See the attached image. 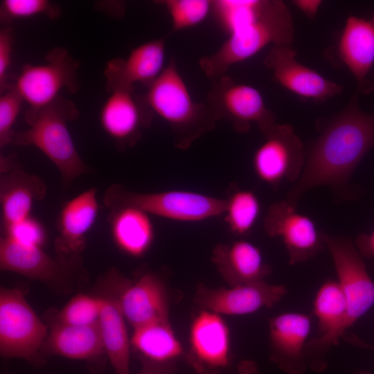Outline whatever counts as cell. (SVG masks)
I'll use <instances>...</instances> for the list:
<instances>
[{
    "label": "cell",
    "mask_w": 374,
    "mask_h": 374,
    "mask_svg": "<svg viewBox=\"0 0 374 374\" xmlns=\"http://www.w3.org/2000/svg\"><path fill=\"white\" fill-rule=\"evenodd\" d=\"M305 152L303 171L285 199L297 207L302 195L317 186L342 191L360 161L374 147V113L363 112L357 95L321 126Z\"/></svg>",
    "instance_id": "obj_1"
},
{
    "label": "cell",
    "mask_w": 374,
    "mask_h": 374,
    "mask_svg": "<svg viewBox=\"0 0 374 374\" xmlns=\"http://www.w3.org/2000/svg\"><path fill=\"white\" fill-rule=\"evenodd\" d=\"M294 29L290 10L279 0H262L256 16L229 35L213 53L202 57L199 66L211 80L226 75L229 67L256 54L269 44L292 46Z\"/></svg>",
    "instance_id": "obj_2"
},
{
    "label": "cell",
    "mask_w": 374,
    "mask_h": 374,
    "mask_svg": "<svg viewBox=\"0 0 374 374\" xmlns=\"http://www.w3.org/2000/svg\"><path fill=\"white\" fill-rule=\"evenodd\" d=\"M148 89L144 98L169 125L177 148L186 150L214 130L217 121L206 103L193 99L174 58Z\"/></svg>",
    "instance_id": "obj_3"
},
{
    "label": "cell",
    "mask_w": 374,
    "mask_h": 374,
    "mask_svg": "<svg viewBox=\"0 0 374 374\" xmlns=\"http://www.w3.org/2000/svg\"><path fill=\"white\" fill-rule=\"evenodd\" d=\"M79 116L75 104L60 96L39 112L28 130L15 132L11 144L33 145L40 150L57 167L66 186L78 177L91 172L79 155L67 127L68 122Z\"/></svg>",
    "instance_id": "obj_4"
},
{
    "label": "cell",
    "mask_w": 374,
    "mask_h": 374,
    "mask_svg": "<svg viewBox=\"0 0 374 374\" xmlns=\"http://www.w3.org/2000/svg\"><path fill=\"white\" fill-rule=\"evenodd\" d=\"M109 211L132 206L149 215L179 222H199L224 215L226 199L195 191L172 190L138 193L120 184L109 186L103 196Z\"/></svg>",
    "instance_id": "obj_5"
},
{
    "label": "cell",
    "mask_w": 374,
    "mask_h": 374,
    "mask_svg": "<svg viewBox=\"0 0 374 374\" xmlns=\"http://www.w3.org/2000/svg\"><path fill=\"white\" fill-rule=\"evenodd\" d=\"M46 63L23 66L14 85L27 104L25 121L30 125L39 112L59 97L65 89L75 93L80 89L78 70L80 62L64 48L47 53Z\"/></svg>",
    "instance_id": "obj_6"
},
{
    "label": "cell",
    "mask_w": 374,
    "mask_h": 374,
    "mask_svg": "<svg viewBox=\"0 0 374 374\" xmlns=\"http://www.w3.org/2000/svg\"><path fill=\"white\" fill-rule=\"evenodd\" d=\"M48 335L47 326L17 288L0 291V353L5 357L24 359L42 365V348Z\"/></svg>",
    "instance_id": "obj_7"
},
{
    "label": "cell",
    "mask_w": 374,
    "mask_h": 374,
    "mask_svg": "<svg viewBox=\"0 0 374 374\" xmlns=\"http://www.w3.org/2000/svg\"><path fill=\"white\" fill-rule=\"evenodd\" d=\"M206 104L217 122H229L239 133L255 125L265 135L277 123L275 114L267 107L258 89L226 75L211 80Z\"/></svg>",
    "instance_id": "obj_8"
},
{
    "label": "cell",
    "mask_w": 374,
    "mask_h": 374,
    "mask_svg": "<svg viewBox=\"0 0 374 374\" xmlns=\"http://www.w3.org/2000/svg\"><path fill=\"white\" fill-rule=\"evenodd\" d=\"M313 312L320 335L308 340L305 347L308 367L321 373L328 367V354L352 327L345 295L337 280L325 281L313 301Z\"/></svg>",
    "instance_id": "obj_9"
},
{
    "label": "cell",
    "mask_w": 374,
    "mask_h": 374,
    "mask_svg": "<svg viewBox=\"0 0 374 374\" xmlns=\"http://www.w3.org/2000/svg\"><path fill=\"white\" fill-rule=\"evenodd\" d=\"M323 240L345 295L348 319L353 326L374 305V282L364 258L350 238L323 233Z\"/></svg>",
    "instance_id": "obj_10"
},
{
    "label": "cell",
    "mask_w": 374,
    "mask_h": 374,
    "mask_svg": "<svg viewBox=\"0 0 374 374\" xmlns=\"http://www.w3.org/2000/svg\"><path fill=\"white\" fill-rule=\"evenodd\" d=\"M263 136L253 157L257 177L274 190L284 181H296L304 167L305 152L294 128L276 123Z\"/></svg>",
    "instance_id": "obj_11"
},
{
    "label": "cell",
    "mask_w": 374,
    "mask_h": 374,
    "mask_svg": "<svg viewBox=\"0 0 374 374\" xmlns=\"http://www.w3.org/2000/svg\"><path fill=\"white\" fill-rule=\"evenodd\" d=\"M0 268L49 286H66L83 272L81 257H51L41 247L24 246L4 236L0 240Z\"/></svg>",
    "instance_id": "obj_12"
},
{
    "label": "cell",
    "mask_w": 374,
    "mask_h": 374,
    "mask_svg": "<svg viewBox=\"0 0 374 374\" xmlns=\"http://www.w3.org/2000/svg\"><path fill=\"white\" fill-rule=\"evenodd\" d=\"M185 357L195 374L223 373L231 361V339L220 314L201 310L195 316Z\"/></svg>",
    "instance_id": "obj_13"
},
{
    "label": "cell",
    "mask_w": 374,
    "mask_h": 374,
    "mask_svg": "<svg viewBox=\"0 0 374 374\" xmlns=\"http://www.w3.org/2000/svg\"><path fill=\"white\" fill-rule=\"evenodd\" d=\"M263 227L269 236L281 239L290 265L314 258L325 247L323 233L318 231L312 220L285 199L269 207Z\"/></svg>",
    "instance_id": "obj_14"
},
{
    "label": "cell",
    "mask_w": 374,
    "mask_h": 374,
    "mask_svg": "<svg viewBox=\"0 0 374 374\" xmlns=\"http://www.w3.org/2000/svg\"><path fill=\"white\" fill-rule=\"evenodd\" d=\"M109 93L100 113L105 132L115 141L118 150L134 146L152 124L154 112L144 96L134 87L116 89Z\"/></svg>",
    "instance_id": "obj_15"
},
{
    "label": "cell",
    "mask_w": 374,
    "mask_h": 374,
    "mask_svg": "<svg viewBox=\"0 0 374 374\" xmlns=\"http://www.w3.org/2000/svg\"><path fill=\"white\" fill-rule=\"evenodd\" d=\"M287 294L283 285H271L265 280L226 287H208L198 283L193 296L194 303L200 309L219 314L239 316L258 310L270 308Z\"/></svg>",
    "instance_id": "obj_16"
},
{
    "label": "cell",
    "mask_w": 374,
    "mask_h": 374,
    "mask_svg": "<svg viewBox=\"0 0 374 374\" xmlns=\"http://www.w3.org/2000/svg\"><path fill=\"white\" fill-rule=\"evenodd\" d=\"M105 279L109 293L100 296L102 308L98 321L105 350L115 374H130L131 344L120 296L130 280L114 268L109 270Z\"/></svg>",
    "instance_id": "obj_17"
},
{
    "label": "cell",
    "mask_w": 374,
    "mask_h": 374,
    "mask_svg": "<svg viewBox=\"0 0 374 374\" xmlns=\"http://www.w3.org/2000/svg\"><path fill=\"white\" fill-rule=\"evenodd\" d=\"M310 317L281 313L269 319V359L287 374H303L308 367L305 347L310 334Z\"/></svg>",
    "instance_id": "obj_18"
},
{
    "label": "cell",
    "mask_w": 374,
    "mask_h": 374,
    "mask_svg": "<svg viewBox=\"0 0 374 374\" xmlns=\"http://www.w3.org/2000/svg\"><path fill=\"white\" fill-rule=\"evenodd\" d=\"M296 54L292 46H273L265 57V65L280 85L301 97L317 101L326 100L342 91V85L298 62Z\"/></svg>",
    "instance_id": "obj_19"
},
{
    "label": "cell",
    "mask_w": 374,
    "mask_h": 374,
    "mask_svg": "<svg viewBox=\"0 0 374 374\" xmlns=\"http://www.w3.org/2000/svg\"><path fill=\"white\" fill-rule=\"evenodd\" d=\"M165 56V39H157L133 48L125 58L109 60L104 70L107 90L133 87L136 83L149 87L163 71Z\"/></svg>",
    "instance_id": "obj_20"
},
{
    "label": "cell",
    "mask_w": 374,
    "mask_h": 374,
    "mask_svg": "<svg viewBox=\"0 0 374 374\" xmlns=\"http://www.w3.org/2000/svg\"><path fill=\"white\" fill-rule=\"evenodd\" d=\"M120 303L125 320L134 328L156 321H170L169 299L157 274L145 272L122 291Z\"/></svg>",
    "instance_id": "obj_21"
},
{
    "label": "cell",
    "mask_w": 374,
    "mask_h": 374,
    "mask_svg": "<svg viewBox=\"0 0 374 374\" xmlns=\"http://www.w3.org/2000/svg\"><path fill=\"white\" fill-rule=\"evenodd\" d=\"M99 204L95 188H89L64 204L57 220L55 239L56 254L80 257L86 247V235L96 220Z\"/></svg>",
    "instance_id": "obj_22"
},
{
    "label": "cell",
    "mask_w": 374,
    "mask_h": 374,
    "mask_svg": "<svg viewBox=\"0 0 374 374\" xmlns=\"http://www.w3.org/2000/svg\"><path fill=\"white\" fill-rule=\"evenodd\" d=\"M211 261L230 287L264 281L271 272L260 249L244 240L217 244Z\"/></svg>",
    "instance_id": "obj_23"
},
{
    "label": "cell",
    "mask_w": 374,
    "mask_h": 374,
    "mask_svg": "<svg viewBox=\"0 0 374 374\" xmlns=\"http://www.w3.org/2000/svg\"><path fill=\"white\" fill-rule=\"evenodd\" d=\"M46 191L44 181L37 176L24 170L19 164L1 174L3 229L30 217L33 203L43 199Z\"/></svg>",
    "instance_id": "obj_24"
},
{
    "label": "cell",
    "mask_w": 374,
    "mask_h": 374,
    "mask_svg": "<svg viewBox=\"0 0 374 374\" xmlns=\"http://www.w3.org/2000/svg\"><path fill=\"white\" fill-rule=\"evenodd\" d=\"M105 353L98 322L89 326H72L54 321L42 348L43 355H59L78 360H91Z\"/></svg>",
    "instance_id": "obj_25"
},
{
    "label": "cell",
    "mask_w": 374,
    "mask_h": 374,
    "mask_svg": "<svg viewBox=\"0 0 374 374\" xmlns=\"http://www.w3.org/2000/svg\"><path fill=\"white\" fill-rule=\"evenodd\" d=\"M338 46L339 55L356 79L358 88L367 91L366 77L374 63V25L371 20L349 17Z\"/></svg>",
    "instance_id": "obj_26"
},
{
    "label": "cell",
    "mask_w": 374,
    "mask_h": 374,
    "mask_svg": "<svg viewBox=\"0 0 374 374\" xmlns=\"http://www.w3.org/2000/svg\"><path fill=\"white\" fill-rule=\"evenodd\" d=\"M107 220L114 242L124 253L141 257L150 249L154 229L150 215L132 206L110 211Z\"/></svg>",
    "instance_id": "obj_27"
},
{
    "label": "cell",
    "mask_w": 374,
    "mask_h": 374,
    "mask_svg": "<svg viewBox=\"0 0 374 374\" xmlns=\"http://www.w3.org/2000/svg\"><path fill=\"white\" fill-rule=\"evenodd\" d=\"M131 346L140 355L157 362H176L184 353L170 321H156L134 328Z\"/></svg>",
    "instance_id": "obj_28"
},
{
    "label": "cell",
    "mask_w": 374,
    "mask_h": 374,
    "mask_svg": "<svg viewBox=\"0 0 374 374\" xmlns=\"http://www.w3.org/2000/svg\"><path fill=\"white\" fill-rule=\"evenodd\" d=\"M260 210V202L253 191L233 187L226 198L224 213L230 231L238 236L249 234L259 217Z\"/></svg>",
    "instance_id": "obj_29"
},
{
    "label": "cell",
    "mask_w": 374,
    "mask_h": 374,
    "mask_svg": "<svg viewBox=\"0 0 374 374\" xmlns=\"http://www.w3.org/2000/svg\"><path fill=\"white\" fill-rule=\"evenodd\" d=\"M158 3L167 10L174 32L202 23L213 8L211 0H164Z\"/></svg>",
    "instance_id": "obj_30"
},
{
    "label": "cell",
    "mask_w": 374,
    "mask_h": 374,
    "mask_svg": "<svg viewBox=\"0 0 374 374\" xmlns=\"http://www.w3.org/2000/svg\"><path fill=\"white\" fill-rule=\"evenodd\" d=\"M261 3L262 0H216L213 1L212 12L229 35L251 21L258 14Z\"/></svg>",
    "instance_id": "obj_31"
},
{
    "label": "cell",
    "mask_w": 374,
    "mask_h": 374,
    "mask_svg": "<svg viewBox=\"0 0 374 374\" xmlns=\"http://www.w3.org/2000/svg\"><path fill=\"white\" fill-rule=\"evenodd\" d=\"M102 308L100 296L80 294L73 296L56 314L55 321L72 326H89L99 321Z\"/></svg>",
    "instance_id": "obj_32"
},
{
    "label": "cell",
    "mask_w": 374,
    "mask_h": 374,
    "mask_svg": "<svg viewBox=\"0 0 374 374\" xmlns=\"http://www.w3.org/2000/svg\"><path fill=\"white\" fill-rule=\"evenodd\" d=\"M60 14V6L46 0H3L0 3L1 21L6 23L37 15L56 19Z\"/></svg>",
    "instance_id": "obj_33"
},
{
    "label": "cell",
    "mask_w": 374,
    "mask_h": 374,
    "mask_svg": "<svg viewBox=\"0 0 374 374\" xmlns=\"http://www.w3.org/2000/svg\"><path fill=\"white\" fill-rule=\"evenodd\" d=\"M24 100L14 84L0 96V148L11 144L12 127L21 109Z\"/></svg>",
    "instance_id": "obj_34"
},
{
    "label": "cell",
    "mask_w": 374,
    "mask_h": 374,
    "mask_svg": "<svg viewBox=\"0 0 374 374\" xmlns=\"http://www.w3.org/2000/svg\"><path fill=\"white\" fill-rule=\"evenodd\" d=\"M3 230L4 237L24 246L42 248L46 240L44 226L30 216Z\"/></svg>",
    "instance_id": "obj_35"
},
{
    "label": "cell",
    "mask_w": 374,
    "mask_h": 374,
    "mask_svg": "<svg viewBox=\"0 0 374 374\" xmlns=\"http://www.w3.org/2000/svg\"><path fill=\"white\" fill-rule=\"evenodd\" d=\"M13 29L6 26L0 30V91L1 93L8 89L12 83L8 80V71L11 64Z\"/></svg>",
    "instance_id": "obj_36"
},
{
    "label": "cell",
    "mask_w": 374,
    "mask_h": 374,
    "mask_svg": "<svg viewBox=\"0 0 374 374\" xmlns=\"http://www.w3.org/2000/svg\"><path fill=\"white\" fill-rule=\"evenodd\" d=\"M141 368L136 374H175L176 362H157L140 357Z\"/></svg>",
    "instance_id": "obj_37"
},
{
    "label": "cell",
    "mask_w": 374,
    "mask_h": 374,
    "mask_svg": "<svg viewBox=\"0 0 374 374\" xmlns=\"http://www.w3.org/2000/svg\"><path fill=\"white\" fill-rule=\"evenodd\" d=\"M354 243L364 258L374 260V230L370 233H359L355 238Z\"/></svg>",
    "instance_id": "obj_38"
},
{
    "label": "cell",
    "mask_w": 374,
    "mask_h": 374,
    "mask_svg": "<svg viewBox=\"0 0 374 374\" xmlns=\"http://www.w3.org/2000/svg\"><path fill=\"white\" fill-rule=\"evenodd\" d=\"M322 1L320 0H294L292 3L310 19H314Z\"/></svg>",
    "instance_id": "obj_39"
},
{
    "label": "cell",
    "mask_w": 374,
    "mask_h": 374,
    "mask_svg": "<svg viewBox=\"0 0 374 374\" xmlns=\"http://www.w3.org/2000/svg\"><path fill=\"white\" fill-rule=\"evenodd\" d=\"M238 374H258L257 366L252 361H242L238 366Z\"/></svg>",
    "instance_id": "obj_40"
},
{
    "label": "cell",
    "mask_w": 374,
    "mask_h": 374,
    "mask_svg": "<svg viewBox=\"0 0 374 374\" xmlns=\"http://www.w3.org/2000/svg\"><path fill=\"white\" fill-rule=\"evenodd\" d=\"M354 374H373V373L368 371H360V372L355 373Z\"/></svg>",
    "instance_id": "obj_41"
},
{
    "label": "cell",
    "mask_w": 374,
    "mask_h": 374,
    "mask_svg": "<svg viewBox=\"0 0 374 374\" xmlns=\"http://www.w3.org/2000/svg\"><path fill=\"white\" fill-rule=\"evenodd\" d=\"M370 20L373 23V24L374 25V12H373V14L372 15V17H371V19Z\"/></svg>",
    "instance_id": "obj_42"
}]
</instances>
